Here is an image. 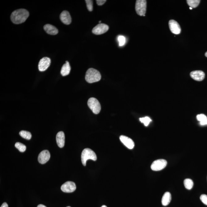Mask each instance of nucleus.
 <instances>
[{
	"label": "nucleus",
	"mask_w": 207,
	"mask_h": 207,
	"mask_svg": "<svg viewBox=\"0 0 207 207\" xmlns=\"http://www.w3.org/2000/svg\"><path fill=\"white\" fill-rule=\"evenodd\" d=\"M29 16V13L25 9H21L14 11L11 14V19L12 22L16 24L24 22Z\"/></svg>",
	"instance_id": "nucleus-1"
},
{
	"label": "nucleus",
	"mask_w": 207,
	"mask_h": 207,
	"mask_svg": "<svg viewBox=\"0 0 207 207\" xmlns=\"http://www.w3.org/2000/svg\"><path fill=\"white\" fill-rule=\"evenodd\" d=\"M101 78L99 71L94 68H89L86 72L85 79L90 83L99 82L101 80Z\"/></svg>",
	"instance_id": "nucleus-2"
},
{
	"label": "nucleus",
	"mask_w": 207,
	"mask_h": 207,
	"mask_svg": "<svg viewBox=\"0 0 207 207\" xmlns=\"http://www.w3.org/2000/svg\"><path fill=\"white\" fill-rule=\"evenodd\" d=\"M81 159L83 165L85 166L87 160L90 159L93 161H96L97 156L95 152L91 149L87 148L83 150L81 155Z\"/></svg>",
	"instance_id": "nucleus-3"
},
{
	"label": "nucleus",
	"mask_w": 207,
	"mask_h": 207,
	"mask_svg": "<svg viewBox=\"0 0 207 207\" xmlns=\"http://www.w3.org/2000/svg\"><path fill=\"white\" fill-rule=\"evenodd\" d=\"M87 105L94 114H98L101 111V105L96 98H91L89 99L87 101Z\"/></svg>",
	"instance_id": "nucleus-4"
},
{
	"label": "nucleus",
	"mask_w": 207,
	"mask_h": 207,
	"mask_svg": "<svg viewBox=\"0 0 207 207\" xmlns=\"http://www.w3.org/2000/svg\"><path fill=\"white\" fill-rule=\"evenodd\" d=\"M146 9V0H137L136 1L135 10L138 15L145 16Z\"/></svg>",
	"instance_id": "nucleus-5"
},
{
	"label": "nucleus",
	"mask_w": 207,
	"mask_h": 207,
	"mask_svg": "<svg viewBox=\"0 0 207 207\" xmlns=\"http://www.w3.org/2000/svg\"><path fill=\"white\" fill-rule=\"evenodd\" d=\"M167 164V162L164 159H158L153 162L151 168L154 171H160L163 169Z\"/></svg>",
	"instance_id": "nucleus-6"
},
{
	"label": "nucleus",
	"mask_w": 207,
	"mask_h": 207,
	"mask_svg": "<svg viewBox=\"0 0 207 207\" xmlns=\"http://www.w3.org/2000/svg\"><path fill=\"white\" fill-rule=\"evenodd\" d=\"M109 29L108 25L104 23H99L92 30V32L94 34L99 35L106 32Z\"/></svg>",
	"instance_id": "nucleus-7"
},
{
	"label": "nucleus",
	"mask_w": 207,
	"mask_h": 207,
	"mask_svg": "<svg viewBox=\"0 0 207 207\" xmlns=\"http://www.w3.org/2000/svg\"><path fill=\"white\" fill-rule=\"evenodd\" d=\"M61 189L64 192L70 193V192H72L75 191L76 185L74 182L68 181L61 186Z\"/></svg>",
	"instance_id": "nucleus-8"
},
{
	"label": "nucleus",
	"mask_w": 207,
	"mask_h": 207,
	"mask_svg": "<svg viewBox=\"0 0 207 207\" xmlns=\"http://www.w3.org/2000/svg\"><path fill=\"white\" fill-rule=\"evenodd\" d=\"M51 64V59L48 57H45L41 59L38 65V68L40 71H44L50 66Z\"/></svg>",
	"instance_id": "nucleus-9"
},
{
	"label": "nucleus",
	"mask_w": 207,
	"mask_h": 207,
	"mask_svg": "<svg viewBox=\"0 0 207 207\" xmlns=\"http://www.w3.org/2000/svg\"><path fill=\"white\" fill-rule=\"evenodd\" d=\"M170 31L175 34L178 35L180 34L181 32V28L179 23L176 21L174 20H171L169 22Z\"/></svg>",
	"instance_id": "nucleus-10"
},
{
	"label": "nucleus",
	"mask_w": 207,
	"mask_h": 207,
	"mask_svg": "<svg viewBox=\"0 0 207 207\" xmlns=\"http://www.w3.org/2000/svg\"><path fill=\"white\" fill-rule=\"evenodd\" d=\"M50 154L48 150H44L40 153L38 156V161L41 164L47 163L50 159Z\"/></svg>",
	"instance_id": "nucleus-11"
},
{
	"label": "nucleus",
	"mask_w": 207,
	"mask_h": 207,
	"mask_svg": "<svg viewBox=\"0 0 207 207\" xmlns=\"http://www.w3.org/2000/svg\"><path fill=\"white\" fill-rule=\"evenodd\" d=\"M120 139L121 142L128 149H133L134 148V143L131 138L124 135H121Z\"/></svg>",
	"instance_id": "nucleus-12"
},
{
	"label": "nucleus",
	"mask_w": 207,
	"mask_h": 207,
	"mask_svg": "<svg viewBox=\"0 0 207 207\" xmlns=\"http://www.w3.org/2000/svg\"><path fill=\"white\" fill-rule=\"evenodd\" d=\"M60 18L61 21L65 24L69 25L71 23V16L67 11H63L60 14Z\"/></svg>",
	"instance_id": "nucleus-13"
},
{
	"label": "nucleus",
	"mask_w": 207,
	"mask_h": 207,
	"mask_svg": "<svg viewBox=\"0 0 207 207\" xmlns=\"http://www.w3.org/2000/svg\"><path fill=\"white\" fill-rule=\"evenodd\" d=\"M191 77L194 80L197 81H203L205 78V74L203 71L200 70H197L192 71L190 73Z\"/></svg>",
	"instance_id": "nucleus-14"
},
{
	"label": "nucleus",
	"mask_w": 207,
	"mask_h": 207,
	"mask_svg": "<svg viewBox=\"0 0 207 207\" xmlns=\"http://www.w3.org/2000/svg\"><path fill=\"white\" fill-rule=\"evenodd\" d=\"M56 141L59 147L63 148L65 146V135L63 132H58L56 135Z\"/></svg>",
	"instance_id": "nucleus-15"
},
{
	"label": "nucleus",
	"mask_w": 207,
	"mask_h": 207,
	"mask_svg": "<svg viewBox=\"0 0 207 207\" xmlns=\"http://www.w3.org/2000/svg\"><path fill=\"white\" fill-rule=\"evenodd\" d=\"M44 31L49 35H56L58 32V30L56 27L49 24L44 25Z\"/></svg>",
	"instance_id": "nucleus-16"
},
{
	"label": "nucleus",
	"mask_w": 207,
	"mask_h": 207,
	"mask_svg": "<svg viewBox=\"0 0 207 207\" xmlns=\"http://www.w3.org/2000/svg\"><path fill=\"white\" fill-rule=\"evenodd\" d=\"M171 200V196L170 192H165L162 197V203L164 206H167L169 204Z\"/></svg>",
	"instance_id": "nucleus-17"
},
{
	"label": "nucleus",
	"mask_w": 207,
	"mask_h": 207,
	"mask_svg": "<svg viewBox=\"0 0 207 207\" xmlns=\"http://www.w3.org/2000/svg\"><path fill=\"white\" fill-rule=\"evenodd\" d=\"M71 70V67L70 66V63L68 61H66V63L62 66L61 74L62 76H63L68 75L70 73Z\"/></svg>",
	"instance_id": "nucleus-18"
},
{
	"label": "nucleus",
	"mask_w": 207,
	"mask_h": 207,
	"mask_svg": "<svg viewBox=\"0 0 207 207\" xmlns=\"http://www.w3.org/2000/svg\"><path fill=\"white\" fill-rule=\"evenodd\" d=\"M184 184L186 189L190 190L193 187L194 183L192 180L189 178H187L184 180Z\"/></svg>",
	"instance_id": "nucleus-19"
},
{
	"label": "nucleus",
	"mask_w": 207,
	"mask_h": 207,
	"mask_svg": "<svg viewBox=\"0 0 207 207\" xmlns=\"http://www.w3.org/2000/svg\"><path fill=\"white\" fill-rule=\"evenodd\" d=\"M187 3L189 7L192 8H196L198 6L200 2V0H187Z\"/></svg>",
	"instance_id": "nucleus-20"
},
{
	"label": "nucleus",
	"mask_w": 207,
	"mask_h": 207,
	"mask_svg": "<svg viewBox=\"0 0 207 207\" xmlns=\"http://www.w3.org/2000/svg\"><path fill=\"white\" fill-rule=\"evenodd\" d=\"M19 135L22 138L27 140H29L32 138V134L29 132L25 131V130H22L19 133Z\"/></svg>",
	"instance_id": "nucleus-21"
},
{
	"label": "nucleus",
	"mask_w": 207,
	"mask_h": 207,
	"mask_svg": "<svg viewBox=\"0 0 207 207\" xmlns=\"http://www.w3.org/2000/svg\"><path fill=\"white\" fill-rule=\"evenodd\" d=\"M15 146L17 149L21 152H24L26 150V146L25 145L20 142H17L15 143Z\"/></svg>",
	"instance_id": "nucleus-22"
},
{
	"label": "nucleus",
	"mask_w": 207,
	"mask_h": 207,
	"mask_svg": "<svg viewBox=\"0 0 207 207\" xmlns=\"http://www.w3.org/2000/svg\"><path fill=\"white\" fill-rule=\"evenodd\" d=\"M140 120L142 123H144L146 126H147L150 122L152 121V120L148 117L141 118H140Z\"/></svg>",
	"instance_id": "nucleus-23"
},
{
	"label": "nucleus",
	"mask_w": 207,
	"mask_h": 207,
	"mask_svg": "<svg viewBox=\"0 0 207 207\" xmlns=\"http://www.w3.org/2000/svg\"><path fill=\"white\" fill-rule=\"evenodd\" d=\"M87 9L90 12L93 10V1L92 0H86L85 1Z\"/></svg>",
	"instance_id": "nucleus-24"
},
{
	"label": "nucleus",
	"mask_w": 207,
	"mask_h": 207,
	"mask_svg": "<svg viewBox=\"0 0 207 207\" xmlns=\"http://www.w3.org/2000/svg\"><path fill=\"white\" fill-rule=\"evenodd\" d=\"M118 40L119 41V46H123L125 44V38L123 36H119L118 37Z\"/></svg>",
	"instance_id": "nucleus-25"
},
{
	"label": "nucleus",
	"mask_w": 207,
	"mask_h": 207,
	"mask_svg": "<svg viewBox=\"0 0 207 207\" xmlns=\"http://www.w3.org/2000/svg\"><path fill=\"white\" fill-rule=\"evenodd\" d=\"M196 118L197 120L200 122L203 121L207 119L206 116L203 114L197 115Z\"/></svg>",
	"instance_id": "nucleus-26"
},
{
	"label": "nucleus",
	"mask_w": 207,
	"mask_h": 207,
	"mask_svg": "<svg viewBox=\"0 0 207 207\" xmlns=\"http://www.w3.org/2000/svg\"><path fill=\"white\" fill-rule=\"evenodd\" d=\"M200 200L205 205L207 206V195H202L200 197Z\"/></svg>",
	"instance_id": "nucleus-27"
},
{
	"label": "nucleus",
	"mask_w": 207,
	"mask_h": 207,
	"mask_svg": "<svg viewBox=\"0 0 207 207\" xmlns=\"http://www.w3.org/2000/svg\"><path fill=\"white\" fill-rule=\"evenodd\" d=\"M97 4L98 6H102L106 2V0H97L96 1Z\"/></svg>",
	"instance_id": "nucleus-28"
},
{
	"label": "nucleus",
	"mask_w": 207,
	"mask_h": 207,
	"mask_svg": "<svg viewBox=\"0 0 207 207\" xmlns=\"http://www.w3.org/2000/svg\"><path fill=\"white\" fill-rule=\"evenodd\" d=\"M200 124L201 125H207V119L203 121L200 122Z\"/></svg>",
	"instance_id": "nucleus-29"
},
{
	"label": "nucleus",
	"mask_w": 207,
	"mask_h": 207,
	"mask_svg": "<svg viewBox=\"0 0 207 207\" xmlns=\"http://www.w3.org/2000/svg\"><path fill=\"white\" fill-rule=\"evenodd\" d=\"M1 207H8V205L7 203L5 202V203L2 204V205Z\"/></svg>",
	"instance_id": "nucleus-30"
},
{
	"label": "nucleus",
	"mask_w": 207,
	"mask_h": 207,
	"mask_svg": "<svg viewBox=\"0 0 207 207\" xmlns=\"http://www.w3.org/2000/svg\"><path fill=\"white\" fill-rule=\"evenodd\" d=\"M37 207H47L44 206V205H38Z\"/></svg>",
	"instance_id": "nucleus-31"
},
{
	"label": "nucleus",
	"mask_w": 207,
	"mask_h": 207,
	"mask_svg": "<svg viewBox=\"0 0 207 207\" xmlns=\"http://www.w3.org/2000/svg\"><path fill=\"white\" fill-rule=\"evenodd\" d=\"M205 56H206V57H207V52L206 53H205Z\"/></svg>",
	"instance_id": "nucleus-32"
},
{
	"label": "nucleus",
	"mask_w": 207,
	"mask_h": 207,
	"mask_svg": "<svg viewBox=\"0 0 207 207\" xmlns=\"http://www.w3.org/2000/svg\"><path fill=\"white\" fill-rule=\"evenodd\" d=\"M101 207H107L106 206H105V205H103V206H102Z\"/></svg>",
	"instance_id": "nucleus-33"
},
{
	"label": "nucleus",
	"mask_w": 207,
	"mask_h": 207,
	"mask_svg": "<svg viewBox=\"0 0 207 207\" xmlns=\"http://www.w3.org/2000/svg\"><path fill=\"white\" fill-rule=\"evenodd\" d=\"M192 7H189V9H191V10H192Z\"/></svg>",
	"instance_id": "nucleus-34"
},
{
	"label": "nucleus",
	"mask_w": 207,
	"mask_h": 207,
	"mask_svg": "<svg viewBox=\"0 0 207 207\" xmlns=\"http://www.w3.org/2000/svg\"><path fill=\"white\" fill-rule=\"evenodd\" d=\"M101 21H99V23H101Z\"/></svg>",
	"instance_id": "nucleus-35"
},
{
	"label": "nucleus",
	"mask_w": 207,
	"mask_h": 207,
	"mask_svg": "<svg viewBox=\"0 0 207 207\" xmlns=\"http://www.w3.org/2000/svg\"><path fill=\"white\" fill-rule=\"evenodd\" d=\"M70 207V206H68V207Z\"/></svg>",
	"instance_id": "nucleus-36"
}]
</instances>
